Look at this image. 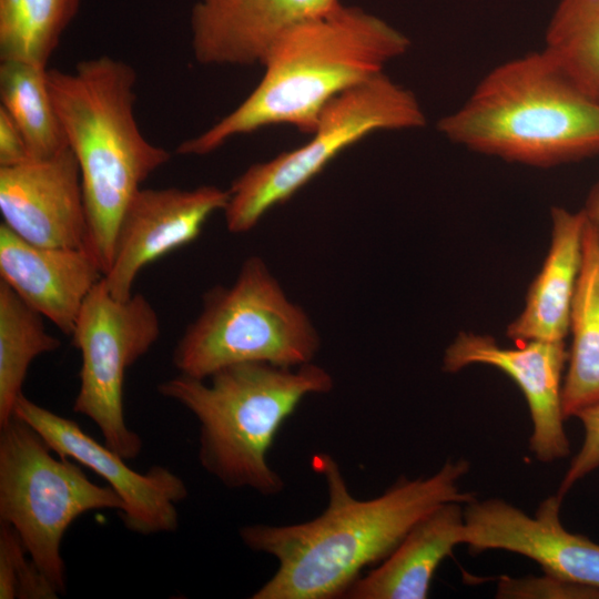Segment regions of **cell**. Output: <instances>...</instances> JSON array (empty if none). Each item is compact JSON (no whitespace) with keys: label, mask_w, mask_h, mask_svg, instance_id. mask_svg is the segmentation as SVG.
<instances>
[{"label":"cell","mask_w":599,"mask_h":599,"mask_svg":"<svg viewBox=\"0 0 599 599\" xmlns=\"http://www.w3.org/2000/svg\"><path fill=\"white\" fill-rule=\"evenodd\" d=\"M27 554L18 532L0 521V599L58 598L57 588Z\"/></svg>","instance_id":"24"},{"label":"cell","mask_w":599,"mask_h":599,"mask_svg":"<svg viewBox=\"0 0 599 599\" xmlns=\"http://www.w3.org/2000/svg\"><path fill=\"white\" fill-rule=\"evenodd\" d=\"M312 466L325 479L328 493L327 507L319 516L295 525L254 524L240 529L247 548L278 564L253 599L344 598L362 570L386 559L430 510L447 501L475 499L459 486L469 471L465 459L446 461L427 478L400 479L369 500L352 496L331 455H314Z\"/></svg>","instance_id":"1"},{"label":"cell","mask_w":599,"mask_h":599,"mask_svg":"<svg viewBox=\"0 0 599 599\" xmlns=\"http://www.w3.org/2000/svg\"><path fill=\"white\" fill-rule=\"evenodd\" d=\"M42 317L0 281V427L13 417L33 359L61 344L45 331Z\"/></svg>","instance_id":"21"},{"label":"cell","mask_w":599,"mask_h":599,"mask_svg":"<svg viewBox=\"0 0 599 599\" xmlns=\"http://www.w3.org/2000/svg\"><path fill=\"white\" fill-rule=\"evenodd\" d=\"M437 128L468 150L531 166L599 153V104L542 51L495 67Z\"/></svg>","instance_id":"4"},{"label":"cell","mask_w":599,"mask_h":599,"mask_svg":"<svg viewBox=\"0 0 599 599\" xmlns=\"http://www.w3.org/2000/svg\"><path fill=\"white\" fill-rule=\"evenodd\" d=\"M464 505L444 502L420 518L379 566L345 593L349 599H425L440 562L461 544Z\"/></svg>","instance_id":"18"},{"label":"cell","mask_w":599,"mask_h":599,"mask_svg":"<svg viewBox=\"0 0 599 599\" xmlns=\"http://www.w3.org/2000/svg\"><path fill=\"white\" fill-rule=\"evenodd\" d=\"M210 378L206 384L180 374L160 383L158 392L199 422V461L210 475L227 488L277 495L284 483L267 461L274 438L305 396L333 388V377L312 362L297 367L245 362Z\"/></svg>","instance_id":"5"},{"label":"cell","mask_w":599,"mask_h":599,"mask_svg":"<svg viewBox=\"0 0 599 599\" xmlns=\"http://www.w3.org/2000/svg\"><path fill=\"white\" fill-rule=\"evenodd\" d=\"M81 0H0V61L42 68L77 16Z\"/></svg>","instance_id":"23"},{"label":"cell","mask_w":599,"mask_h":599,"mask_svg":"<svg viewBox=\"0 0 599 599\" xmlns=\"http://www.w3.org/2000/svg\"><path fill=\"white\" fill-rule=\"evenodd\" d=\"M31 160L23 134L0 106V167L16 166Z\"/></svg>","instance_id":"27"},{"label":"cell","mask_w":599,"mask_h":599,"mask_svg":"<svg viewBox=\"0 0 599 599\" xmlns=\"http://www.w3.org/2000/svg\"><path fill=\"white\" fill-rule=\"evenodd\" d=\"M0 212L2 223L32 244L88 246L81 174L71 149L0 167Z\"/></svg>","instance_id":"14"},{"label":"cell","mask_w":599,"mask_h":599,"mask_svg":"<svg viewBox=\"0 0 599 599\" xmlns=\"http://www.w3.org/2000/svg\"><path fill=\"white\" fill-rule=\"evenodd\" d=\"M0 276L27 305L71 336L85 298L104 272L88 246H39L1 223Z\"/></svg>","instance_id":"16"},{"label":"cell","mask_w":599,"mask_h":599,"mask_svg":"<svg viewBox=\"0 0 599 599\" xmlns=\"http://www.w3.org/2000/svg\"><path fill=\"white\" fill-rule=\"evenodd\" d=\"M425 124L416 95L384 72L348 89L322 110L307 143L251 165L232 183L223 211L227 230L250 231L268 210L292 197L335 156L364 136Z\"/></svg>","instance_id":"7"},{"label":"cell","mask_w":599,"mask_h":599,"mask_svg":"<svg viewBox=\"0 0 599 599\" xmlns=\"http://www.w3.org/2000/svg\"><path fill=\"white\" fill-rule=\"evenodd\" d=\"M409 45V39L383 19L339 3L287 30L268 52L264 74L248 97L175 152L205 155L235 135L275 124L311 134L331 100L384 72Z\"/></svg>","instance_id":"2"},{"label":"cell","mask_w":599,"mask_h":599,"mask_svg":"<svg viewBox=\"0 0 599 599\" xmlns=\"http://www.w3.org/2000/svg\"><path fill=\"white\" fill-rule=\"evenodd\" d=\"M582 211L587 220L599 230V182L591 190Z\"/></svg>","instance_id":"28"},{"label":"cell","mask_w":599,"mask_h":599,"mask_svg":"<svg viewBox=\"0 0 599 599\" xmlns=\"http://www.w3.org/2000/svg\"><path fill=\"white\" fill-rule=\"evenodd\" d=\"M586 222L582 210L551 209L550 246L528 288L521 313L507 327L509 338L565 342L581 267Z\"/></svg>","instance_id":"17"},{"label":"cell","mask_w":599,"mask_h":599,"mask_svg":"<svg viewBox=\"0 0 599 599\" xmlns=\"http://www.w3.org/2000/svg\"><path fill=\"white\" fill-rule=\"evenodd\" d=\"M230 191L214 185L192 190L141 187L129 203L116 234L104 281L110 293L126 300L140 271L195 240L216 211H224Z\"/></svg>","instance_id":"13"},{"label":"cell","mask_w":599,"mask_h":599,"mask_svg":"<svg viewBox=\"0 0 599 599\" xmlns=\"http://www.w3.org/2000/svg\"><path fill=\"white\" fill-rule=\"evenodd\" d=\"M47 78L80 169L88 246L105 275L129 203L172 154L142 134L134 115L138 77L125 61L102 54L73 71L48 69Z\"/></svg>","instance_id":"3"},{"label":"cell","mask_w":599,"mask_h":599,"mask_svg":"<svg viewBox=\"0 0 599 599\" xmlns=\"http://www.w3.org/2000/svg\"><path fill=\"white\" fill-rule=\"evenodd\" d=\"M159 336L160 319L149 300L142 294L119 300L104 277L85 298L71 334L81 354L73 412L92 420L104 444L124 459L138 457L142 449L140 436L124 419V375Z\"/></svg>","instance_id":"9"},{"label":"cell","mask_w":599,"mask_h":599,"mask_svg":"<svg viewBox=\"0 0 599 599\" xmlns=\"http://www.w3.org/2000/svg\"><path fill=\"white\" fill-rule=\"evenodd\" d=\"M338 0H196L190 14L194 59L205 65L263 64L291 28Z\"/></svg>","instance_id":"15"},{"label":"cell","mask_w":599,"mask_h":599,"mask_svg":"<svg viewBox=\"0 0 599 599\" xmlns=\"http://www.w3.org/2000/svg\"><path fill=\"white\" fill-rule=\"evenodd\" d=\"M48 69L21 61L0 63V106L23 134L32 160L49 159L68 148Z\"/></svg>","instance_id":"20"},{"label":"cell","mask_w":599,"mask_h":599,"mask_svg":"<svg viewBox=\"0 0 599 599\" xmlns=\"http://www.w3.org/2000/svg\"><path fill=\"white\" fill-rule=\"evenodd\" d=\"M569 334L571 345L562 384L565 419L599 402V230L588 220Z\"/></svg>","instance_id":"19"},{"label":"cell","mask_w":599,"mask_h":599,"mask_svg":"<svg viewBox=\"0 0 599 599\" xmlns=\"http://www.w3.org/2000/svg\"><path fill=\"white\" fill-rule=\"evenodd\" d=\"M13 416L35 429L58 456L70 458L105 479L124 502L120 516L130 531L148 536L176 530V505L186 498L187 488L169 468L133 470L123 457L92 438L78 423L38 405L24 394L18 398Z\"/></svg>","instance_id":"10"},{"label":"cell","mask_w":599,"mask_h":599,"mask_svg":"<svg viewBox=\"0 0 599 599\" xmlns=\"http://www.w3.org/2000/svg\"><path fill=\"white\" fill-rule=\"evenodd\" d=\"M583 427V440L572 458L557 495L564 496L580 479L599 468V402L576 415Z\"/></svg>","instance_id":"26"},{"label":"cell","mask_w":599,"mask_h":599,"mask_svg":"<svg viewBox=\"0 0 599 599\" xmlns=\"http://www.w3.org/2000/svg\"><path fill=\"white\" fill-rule=\"evenodd\" d=\"M495 596L501 599H599V589L544 572L519 578L504 576Z\"/></svg>","instance_id":"25"},{"label":"cell","mask_w":599,"mask_h":599,"mask_svg":"<svg viewBox=\"0 0 599 599\" xmlns=\"http://www.w3.org/2000/svg\"><path fill=\"white\" fill-rule=\"evenodd\" d=\"M504 347L489 335L460 332L446 348L443 370L457 373L480 364L498 368L522 392L532 432L529 447L541 463H552L570 453L564 427L562 384L568 362L565 342L527 341Z\"/></svg>","instance_id":"12"},{"label":"cell","mask_w":599,"mask_h":599,"mask_svg":"<svg viewBox=\"0 0 599 599\" xmlns=\"http://www.w3.org/2000/svg\"><path fill=\"white\" fill-rule=\"evenodd\" d=\"M541 51L578 91L599 104V0H560Z\"/></svg>","instance_id":"22"},{"label":"cell","mask_w":599,"mask_h":599,"mask_svg":"<svg viewBox=\"0 0 599 599\" xmlns=\"http://www.w3.org/2000/svg\"><path fill=\"white\" fill-rule=\"evenodd\" d=\"M319 336L258 256L248 257L230 287L204 296L203 309L173 351L180 374L205 379L229 365L264 362L283 367L311 363Z\"/></svg>","instance_id":"6"},{"label":"cell","mask_w":599,"mask_h":599,"mask_svg":"<svg viewBox=\"0 0 599 599\" xmlns=\"http://www.w3.org/2000/svg\"><path fill=\"white\" fill-rule=\"evenodd\" d=\"M45 440L13 416L0 427V521L19 535L28 555L57 588L65 591L62 538L81 515L120 512L116 491L91 481L78 463L55 458Z\"/></svg>","instance_id":"8"},{"label":"cell","mask_w":599,"mask_h":599,"mask_svg":"<svg viewBox=\"0 0 599 599\" xmlns=\"http://www.w3.org/2000/svg\"><path fill=\"white\" fill-rule=\"evenodd\" d=\"M561 501L557 494L549 496L529 516L500 498H475L464 505L461 544L473 552H516L544 572L599 589V544L564 527Z\"/></svg>","instance_id":"11"}]
</instances>
